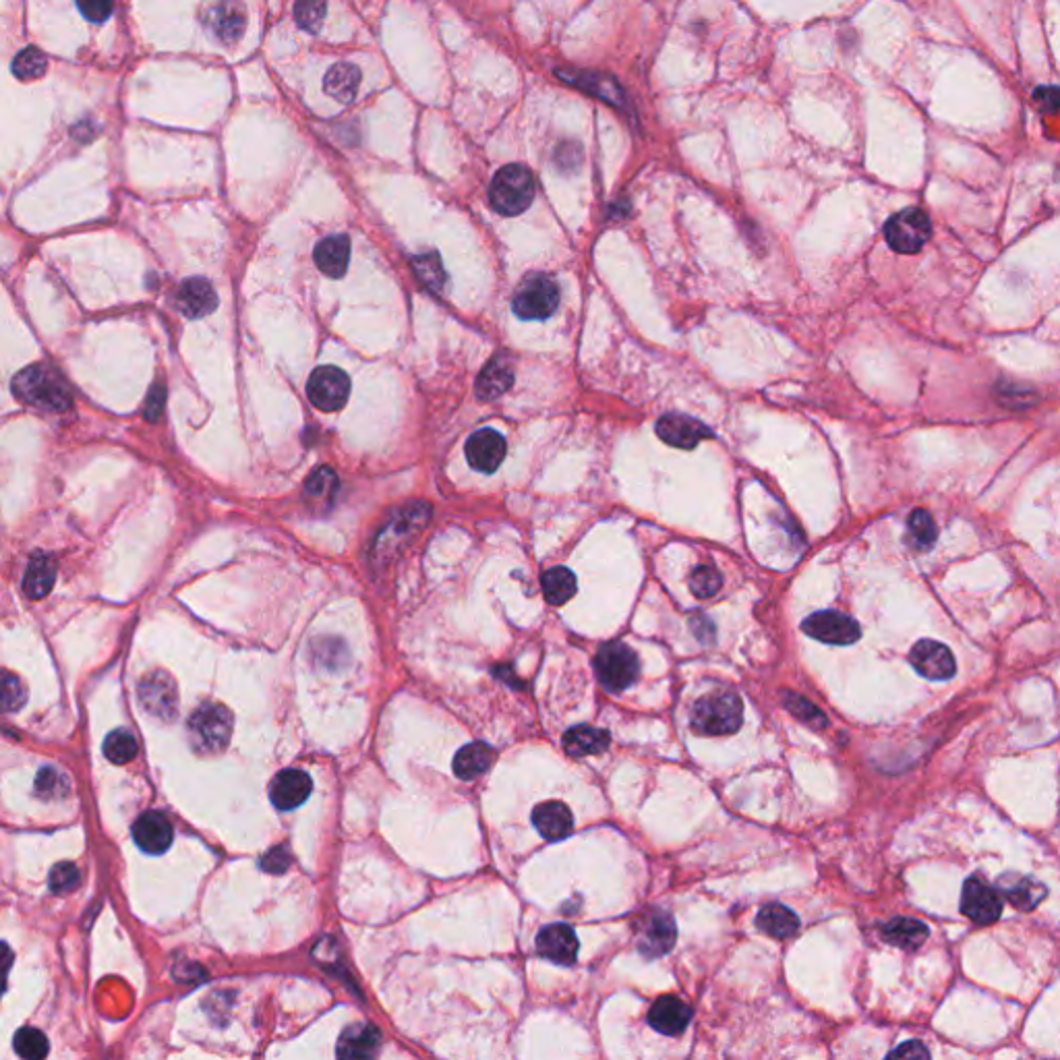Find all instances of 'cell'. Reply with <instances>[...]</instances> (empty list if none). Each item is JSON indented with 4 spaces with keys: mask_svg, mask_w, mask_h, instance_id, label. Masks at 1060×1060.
Returning a JSON list of instances; mask_svg holds the SVG:
<instances>
[{
    "mask_svg": "<svg viewBox=\"0 0 1060 1060\" xmlns=\"http://www.w3.org/2000/svg\"><path fill=\"white\" fill-rule=\"evenodd\" d=\"M176 305H179L183 315L191 319H201L216 311L218 294L208 280L189 278L181 284L179 292H176Z\"/></svg>",
    "mask_w": 1060,
    "mask_h": 1060,
    "instance_id": "21",
    "label": "cell"
},
{
    "mask_svg": "<svg viewBox=\"0 0 1060 1060\" xmlns=\"http://www.w3.org/2000/svg\"><path fill=\"white\" fill-rule=\"evenodd\" d=\"M104 756L114 764H127L137 756V740L129 731L116 729L104 742Z\"/></svg>",
    "mask_w": 1060,
    "mask_h": 1060,
    "instance_id": "37",
    "label": "cell"
},
{
    "mask_svg": "<svg viewBox=\"0 0 1060 1060\" xmlns=\"http://www.w3.org/2000/svg\"><path fill=\"white\" fill-rule=\"evenodd\" d=\"M535 199V181L530 170L522 164L504 166L493 176L489 201L493 210L502 216H518Z\"/></svg>",
    "mask_w": 1060,
    "mask_h": 1060,
    "instance_id": "3",
    "label": "cell"
},
{
    "mask_svg": "<svg viewBox=\"0 0 1060 1060\" xmlns=\"http://www.w3.org/2000/svg\"><path fill=\"white\" fill-rule=\"evenodd\" d=\"M13 1048H15V1052L21 1058L38 1060V1058H44L48 1054V1040L40 1032V1029L23 1027V1029H19V1032L15 1034V1038H13Z\"/></svg>",
    "mask_w": 1060,
    "mask_h": 1060,
    "instance_id": "38",
    "label": "cell"
},
{
    "mask_svg": "<svg viewBox=\"0 0 1060 1060\" xmlns=\"http://www.w3.org/2000/svg\"><path fill=\"white\" fill-rule=\"evenodd\" d=\"M493 760L495 754L489 746L481 742L466 744L454 758V773L464 781H473L489 771Z\"/></svg>",
    "mask_w": 1060,
    "mask_h": 1060,
    "instance_id": "31",
    "label": "cell"
},
{
    "mask_svg": "<svg viewBox=\"0 0 1060 1060\" xmlns=\"http://www.w3.org/2000/svg\"><path fill=\"white\" fill-rule=\"evenodd\" d=\"M67 787H69V781L61 773H56L54 769L40 771L38 781H36V789L42 798H61V795L67 791Z\"/></svg>",
    "mask_w": 1060,
    "mask_h": 1060,
    "instance_id": "43",
    "label": "cell"
},
{
    "mask_svg": "<svg viewBox=\"0 0 1060 1060\" xmlns=\"http://www.w3.org/2000/svg\"><path fill=\"white\" fill-rule=\"evenodd\" d=\"M164 402H166V390L164 386L156 384L152 390H150V396H147V402H145V417L150 421H158L162 410H164Z\"/></svg>",
    "mask_w": 1060,
    "mask_h": 1060,
    "instance_id": "47",
    "label": "cell"
},
{
    "mask_svg": "<svg viewBox=\"0 0 1060 1060\" xmlns=\"http://www.w3.org/2000/svg\"><path fill=\"white\" fill-rule=\"evenodd\" d=\"M1036 100L1042 104L1044 112H1056L1058 110V90L1054 85L1040 87L1036 92Z\"/></svg>",
    "mask_w": 1060,
    "mask_h": 1060,
    "instance_id": "51",
    "label": "cell"
},
{
    "mask_svg": "<svg viewBox=\"0 0 1060 1060\" xmlns=\"http://www.w3.org/2000/svg\"><path fill=\"white\" fill-rule=\"evenodd\" d=\"M543 595L551 605H564L576 595V576L568 568H551L541 578Z\"/></svg>",
    "mask_w": 1060,
    "mask_h": 1060,
    "instance_id": "33",
    "label": "cell"
},
{
    "mask_svg": "<svg viewBox=\"0 0 1060 1060\" xmlns=\"http://www.w3.org/2000/svg\"><path fill=\"white\" fill-rule=\"evenodd\" d=\"M311 789L313 781L307 773L299 769H286L274 777L270 785V798L278 810L288 812L303 806L311 795Z\"/></svg>",
    "mask_w": 1060,
    "mask_h": 1060,
    "instance_id": "15",
    "label": "cell"
},
{
    "mask_svg": "<svg viewBox=\"0 0 1060 1060\" xmlns=\"http://www.w3.org/2000/svg\"><path fill=\"white\" fill-rule=\"evenodd\" d=\"M677 928L667 911H651L638 926V949L644 957H661L675 945Z\"/></svg>",
    "mask_w": 1060,
    "mask_h": 1060,
    "instance_id": "11",
    "label": "cell"
},
{
    "mask_svg": "<svg viewBox=\"0 0 1060 1060\" xmlns=\"http://www.w3.org/2000/svg\"><path fill=\"white\" fill-rule=\"evenodd\" d=\"M288 864H290V856H288L286 847H276V849H272V851L268 853V856L263 858V862H261L263 870L274 872V874L284 872V870L288 868Z\"/></svg>",
    "mask_w": 1060,
    "mask_h": 1060,
    "instance_id": "48",
    "label": "cell"
},
{
    "mask_svg": "<svg viewBox=\"0 0 1060 1060\" xmlns=\"http://www.w3.org/2000/svg\"><path fill=\"white\" fill-rule=\"evenodd\" d=\"M938 537V528L934 524V518L926 510L911 512L907 520V543L916 551H928Z\"/></svg>",
    "mask_w": 1060,
    "mask_h": 1060,
    "instance_id": "34",
    "label": "cell"
},
{
    "mask_svg": "<svg viewBox=\"0 0 1060 1060\" xmlns=\"http://www.w3.org/2000/svg\"><path fill=\"white\" fill-rule=\"evenodd\" d=\"M313 257H315L317 268L323 274L330 278H342L348 270V261H350V241L348 237H344V234H334V237L319 241Z\"/></svg>",
    "mask_w": 1060,
    "mask_h": 1060,
    "instance_id": "25",
    "label": "cell"
},
{
    "mask_svg": "<svg viewBox=\"0 0 1060 1060\" xmlns=\"http://www.w3.org/2000/svg\"><path fill=\"white\" fill-rule=\"evenodd\" d=\"M466 458L468 464L479 473H495L506 458V439L495 429H481L473 433L466 441Z\"/></svg>",
    "mask_w": 1060,
    "mask_h": 1060,
    "instance_id": "13",
    "label": "cell"
},
{
    "mask_svg": "<svg viewBox=\"0 0 1060 1060\" xmlns=\"http://www.w3.org/2000/svg\"><path fill=\"white\" fill-rule=\"evenodd\" d=\"M657 435L665 441L667 446L692 450L696 448L702 439L711 437L713 431L704 423L686 417V415H665L657 423Z\"/></svg>",
    "mask_w": 1060,
    "mask_h": 1060,
    "instance_id": "14",
    "label": "cell"
},
{
    "mask_svg": "<svg viewBox=\"0 0 1060 1060\" xmlns=\"http://www.w3.org/2000/svg\"><path fill=\"white\" fill-rule=\"evenodd\" d=\"M46 54L34 46L21 50L13 61V73L21 81H36L46 73Z\"/></svg>",
    "mask_w": 1060,
    "mask_h": 1060,
    "instance_id": "36",
    "label": "cell"
},
{
    "mask_svg": "<svg viewBox=\"0 0 1060 1060\" xmlns=\"http://www.w3.org/2000/svg\"><path fill=\"white\" fill-rule=\"evenodd\" d=\"M595 671L609 692H622L638 680L640 661L628 644L609 642L595 657Z\"/></svg>",
    "mask_w": 1060,
    "mask_h": 1060,
    "instance_id": "5",
    "label": "cell"
},
{
    "mask_svg": "<svg viewBox=\"0 0 1060 1060\" xmlns=\"http://www.w3.org/2000/svg\"><path fill=\"white\" fill-rule=\"evenodd\" d=\"M802 630L812 636L814 640H820L824 644H835L845 646L858 642L862 636V630L853 617L839 613V611H818L806 617Z\"/></svg>",
    "mask_w": 1060,
    "mask_h": 1060,
    "instance_id": "10",
    "label": "cell"
},
{
    "mask_svg": "<svg viewBox=\"0 0 1060 1060\" xmlns=\"http://www.w3.org/2000/svg\"><path fill=\"white\" fill-rule=\"evenodd\" d=\"M381 1048V1034L375 1025L357 1023L344 1029L336 1054L340 1058H371Z\"/></svg>",
    "mask_w": 1060,
    "mask_h": 1060,
    "instance_id": "24",
    "label": "cell"
},
{
    "mask_svg": "<svg viewBox=\"0 0 1060 1060\" xmlns=\"http://www.w3.org/2000/svg\"><path fill=\"white\" fill-rule=\"evenodd\" d=\"M417 272H419L421 280L425 284H429L431 288L444 286V270H441V261H439V257L435 253L421 255L417 259Z\"/></svg>",
    "mask_w": 1060,
    "mask_h": 1060,
    "instance_id": "44",
    "label": "cell"
},
{
    "mask_svg": "<svg viewBox=\"0 0 1060 1060\" xmlns=\"http://www.w3.org/2000/svg\"><path fill=\"white\" fill-rule=\"evenodd\" d=\"M692 1019L690 1007L675 996H661L649 1011V1023L663 1036H680Z\"/></svg>",
    "mask_w": 1060,
    "mask_h": 1060,
    "instance_id": "22",
    "label": "cell"
},
{
    "mask_svg": "<svg viewBox=\"0 0 1060 1060\" xmlns=\"http://www.w3.org/2000/svg\"><path fill=\"white\" fill-rule=\"evenodd\" d=\"M208 27L224 44H234L241 40L247 27L245 5L241 0H218L208 13Z\"/></svg>",
    "mask_w": 1060,
    "mask_h": 1060,
    "instance_id": "16",
    "label": "cell"
},
{
    "mask_svg": "<svg viewBox=\"0 0 1060 1060\" xmlns=\"http://www.w3.org/2000/svg\"><path fill=\"white\" fill-rule=\"evenodd\" d=\"M514 384V367L510 359L495 357L485 365L477 379V396L481 400H495L506 394Z\"/></svg>",
    "mask_w": 1060,
    "mask_h": 1060,
    "instance_id": "26",
    "label": "cell"
},
{
    "mask_svg": "<svg viewBox=\"0 0 1060 1060\" xmlns=\"http://www.w3.org/2000/svg\"><path fill=\"white\" fill-rule=\"evenodd\" d=\"M609 733L599 727L591 725H578L566 731L564 735V748L572 756H595L609 748Z\"/></svg>",
    "mask_w": 1060,
    "mask_h": 1060,
    "instance_id": "29",
    "label": "cell"
},
{
    "mask_svg": "<svg viewBox=\"0 0 1060 1060\" xmlns=\"http://www.w3.org/2000/svg\"><path fill=\"white\" fill-rule=\"evenodd\" d=\"M1003 903L1005 899L1000 897L998 889L982 878V876H971L965 880L963 895H961V911L963 916L969 918L974 924L988 926L994 924L1000 914H1003Z\"/></svg>",
    "mask_w": 1060,
    "mask_h": 1060,
    "instance_id": "8",
    "label": "cell"
},
{
    "mask_svg": "<svg viewBox=\"0 0 1060 1060\" xmlns=\"http://www.w3.org/2000/svg\"><path fill=\"white\" fill-rule=\"evenodd\" d=\"M232 715L222 704H201L189 719V740L195 752L216 754L222 752L232 735Z\"/></svg>",
    "mask_w": 1060,
    "mask_h": 1060,
    "instance_id": "4",
    "label": "cell"
},
{
    "mask_svg": "<svg viewBox=\"0 0 1060 1060\" xmlns=\"http://www.w3.org/2000/svg\"><path fill=\"white\" fill-rule=\"evenodd\" d=\"M27 702V688L21 677L0 669V713H15Z\"/></svg>",
    "mask_w": 1060,
    "mask_h": 1060,
    "instance_id": "35",
    "label": "cell"
},
{
    "mask_svg": "<svg viewBox=\"0 0 1060 1060\" xmlns=\"http://www.w3.org/2000/svg\"><path fill=\"white\" fill-rule=\"evenodd\" d=\"M891 1058H903V1056H911V1058H928L930 1052L924 1044L920 1042H905L901 1044L897 1050H891L889 1052Z\"/></svg>",
    "mask_w": 1060,
    "mask_h": 1060,
    "instance_id": "49",
    "label": "cell"
},
{
    "mask_svg": "<svg viewBox=\"0 0 1060 1060\" xmlns=\"http://www.w3.org/2000/svg\"><path fill=\"white\" fill-rule=\"evenodd\" d=\"M11 965H13V951L9 949L7 942H0V994H3L7 986V976H9Z\"/></svg>",
    "mask_w": 1060,
    "mask_h": 1060,
    "instance_id": "50",
    "label": "cell"
},
{
    "mask_svg": "<svg viewBox=\"0 0 1060 1060\" xmlns=\"http://www.w3.org/2000/svg\"><path fill=\"white\" fill-rule=\"evenodd\" d=\"M15 394L25 402L42 410L63 412L71 406V392L65 379L46 365H29L13 379Z\"/></svg>",
    "mask_w": 1060,
    "mask_h": 1060,
    "instance_id": "1",
    "label": "cell"
},
{
    "mask_svg": "<svg viewBox=\"0 0 1060 1060\" xmlns=\"http://www.w3.org/2000/svg\"><path fill=\"white\" fill-rule=\"evenodd\" d=\"M307 396L323 412L340 410L350 396V377L334 365L317 367L309 377Z\"/></svg>",
    "mask_w": 1060,
    "mask_h": 1060,
    "instance_id": "9",
    "label": "cell"
},
{
    "mask_svg": "<svg viewBox=\"0 0 1060 1060\" xmlns=\"http://www.w3.org/2000/svg\"><path fill=\"white\" fill-rule=\"evenodd\" d=\"M932 224L928 216L918 208H907L897 212L885 224V239L897 253H918L930 239Z\"/></svg>",
    "mask_w": 1060,
    "mask_h": 1060,
    "instance_id": "7",
    "label": "cell"
},
{
    "mask_svg": "<svg viewBox=\"0 0 1060 1060\" xmlns=\"http://www.w3.org/2000/svg\"><path fill=\"white\" fill-rule=\"evenodd\" d=\"M174 831L168 818L160 812H145L133 824V839L145 853L160 856L172 843Z\"/></svg>",
    "mask_w": 1060,
    "mask_h": 1060,
    "instance_id": "19",
    "label": "cell"
},
{
    "mask_svg": "<svg viewBox=\"0 0 1060 1060\" xmlns=\"http://www.w3.org/2000/svg\"><path fill=\"white\" fill-rule=\"evenodd\" d=\"M783 702H785V706H787V711H789L793 717H798L800 721H804L806 725H810V727H814V729H822V727H827V725H829V719L824 717L812 702H808V700L802 698L800 694L785 692Z\"/></svg>",
    "mask_w": 1060,
    "mask_h": 1060,
    "instance_id": "39",
    "label": "cell"
},
{
    "mask_svg": "<svg viewBox=\"0 0 1060 1060\" xmlns=\"http://www.w3.org/2000/svg\"><path fill=\"white\" fill-rule=\"evenodd\" d=\"M533 824L547 841H562L574 829V816L562 802H543L533 810Z\"/></svg>",
    "mask_w": 1060,
    "mask_h": 1060,
    "instance_id": "23",
    "label": "cell"
},
{
    "mask_svg": "<svg viewBox=\"0 0 1060 1060\" xmlns=\"http://www.w3.org/2000/svg\"><path fill=\"white\" fill-rule=\"evenodd\" d=\"M139 698L147 713L170 719L176 711V690L168 675L152 673L145 675L139 686Z\"/></svg>",
    "mask_w": 1060,
    "mask_h": 1060,
    "instance_id": "20",
    "label": "cell"
},
{
    "mask_svg": "<svg viewBox=\"0 0 1060 1060\" xmlns=\"http://www.w3.org/2000/svg\"><path fill=\"white\" fill-rule=\"evenodd\" d=\"M537 951L557 965H572L578 957L576 932L566 924L547 926L537 936Z\"/></svg>",
    "mask_w": 1060,
    "mask_h": 1060,
    "instance_id": "17",
    "label": "cell"
},
{
    "mask_svg": "<svg viewBox=\"0 0 1060 1060\" xmlns=\"http://www.w3.org/2000/svg\"><path fill=\"white\" fill-rule=\"evenodd\" d=\"M559 305V288L545 274H530L514 294V313L520 319H547Z\"/></svg>",
    "mask_w": 1060,
    "mask_h": 1060,
    "instance_id": "6",
    "label": "cell"
},
{
    "mask_svg": "<svg viewBox=\"0 0 1060 1060\" xmlns=\"http://www.w3.org/2000/svg\"><path fill=\"white\" fill-rule=\"evenodd\" d=\"M56 580V566L48 555H34L32 562L27 566V574L23 580V591L29 599H42L46 597Z\"/></svg>",
    "mask_w": 1060,
    "mask_h": 1060,
    "instance_id": "32",
    "label": "cell"
},
{
    "mask_svg": "<svg viewBox=\"0 0 1060 1060\" xmlns=\"http://www.w3.org/2000/svg\"><path fill=\"white\" fill-rule=\"evenodd\" d=\"M359 83H361L359 67L350 65V63H338L330 67L326 77H323V90H326L330 98L342 104H350L352 100H357Z\"/></svg>",
    "mask_w": 1060,
    "mask_h": 1060,
    "instance_id": "27",
    "label": "cell"
},
{
    "mask_svg": "<svg viewBox=\"0 0 1060 1060\" xmlns=\"http://www.w3.org/2000/svg\"><path fill=\"white\" fill-rule=\"evenodd\" d=\"M998 893L1015 909L1029 911L1040 905V901L1046 897L1048 891L1034 876L1011 872V874H1003L998 878Z\"/></svg>",
    "mask_w": 1060,
    "mask_h": 1060,
    "instance_id": "18",
    "label": "cell"
},
{
    "mask_svg": "<svg viewBox=\"0 0 1060 1060\" xmlns=\"http://www.w3.org/2000/svg\"><path fill=\"white\" fill-rule=\"evenodd\" d=\"M81 13L90 21H104L110 17L114 3L112 0H77Z\"/></svg>",
    "mask_w": 1060,
    "mask_h": 1060,
    "instance_id": "46",
    "label": "cell"
},
{
    "mask_svg": "<svg viewBox=\"0 0 1060 1060\" xmlns=\"http://www.w3.org/2000/svg\"><path fill=\"white\" fill-rule=\"evenodd\" d=\"M79 880H81L79 868L71 862H61V864H56L50 872V889L56 895H65L79 887Z\"/></svg>",
    "mask_w": 1060,
    "mask_h": 1060,
    "instance_id": "42",
    "label": "cell"
},
{
    "mask_svg": "<svg viewBox=\"0 0 1060 1060\" xmlns=\"http://www.w3.org/2000/svg\"><path fill=\"white\" fill-rule=\"evenodd\" d=\"M723 584L721 574L713 566H698L690 576V588L698 599H711Z\"/></svg>",
    "mask_w": 1060,
    "mask_h": 1060,
    "instance_id": "40",
    "label": "cell"
},
{
    "mask_svg": "<svg viewBox=\"0 0 1060 1060\" xmlns=\"http://www.w3.org/2000/svg\"><path fill=\"white\" fill-rule=\"evenodd\" d=\"M744 721L742 698L733 690L702 696L692 709L690 725L698 735H727L740 729Z\"/></svg>",
    "mask_w": 1060,
    "mask_h": 1060,
    "instance_id": "2",
    "label": "cell"
},
{
    "mask_svg": "<svg viewBox=\"0 0 1060 1060\" xmlns=\"http://www.w3.org/2000/svg\"><path fill=\"white\" fill-rule=\"evenodd\" d=\"M336 483H338V481H336V475L332 473L330 468H319V470H315V473L311 475V479L307 481L305 489H307V493H309L311 497H321L323 493L332 491V489L336 487Z\"/></svg>",
    "mask_w": 1060,
    "mask_h": 1060,
    "instance_id": "45",
    "label": "cell"
},
{
    "mask_svg": "<svg viewBox=\"0 0 1060 1060\" xmlns=\"http://www.w3.org/2000/svg\"><path fill=\"white\" fill-rule=\"evenodd\" d=\"M294 17H297V23L307 29V32H319L321 21L326 17V0H297V5H294Z\"/></svg>",
    "mask_w": 1060,
    "mask_h": 1060,
    "instance_id": "41",
    "label": "cell"
},
{
    "mask_svg": "<svg viewBox=\"0 0 1060 1060\" xmlns=\"http://www.w3.org/2000/svg\"><path fill=\"white\" fill-rule=\"evenodd\" d=\"M756 926L764 934L785 940L800 930V918L781 903H769L758 911Z\"/></svg>",
    "mask_w": 1060,
    "mask_h": 1060,
    "instance_id": "28",
    "label": "cell"
},
{
    "mask_svg": "<svg viewBox=\"0 0 1060 1060\" xmlns=\"http://www.w3.org/2000/svg\"><path fill=\"white\" fill-rule=\"evenodd\" d=\"M880 934L889 942V945L911 951V949H918L924 945V940L928 938L930 930L924 922L916 918H895L882 926Z\"/></svg>",
    "mask_w": 1060,
    "mask_h": 1060,
    "instance_id": "30",
    "label": "cell"
},
{
    "mask_svg": "<svg viewBox=\"0 0 1060 1060\" xmlns=\"http://www.w3.org/2000/svg\"><path fill=\"white\" fill-rule=\"evenodd\" d=\"M909 663L928 680H951L957 671L955 657L949 646L936 640H920L909 653Z\"/></svg>",
    "mask_w": 1060,
    "mask_h": 1060,
    "instance_id": "12",
    "label": "cell"
}]
</instances>
